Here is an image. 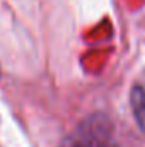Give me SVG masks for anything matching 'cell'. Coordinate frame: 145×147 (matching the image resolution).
I'll return each instance as SVG.
<instances>
[{"mask_svg":"<svg viewBox=\"0 0 145 147\" xmlns=\"http://www.w3.org/2000/svg\"><path fill=\"white\" fill-rule=\"evenodd\" d=\"M65 147H116L108 137V132L99 120L85 121L65 142Z\"/></svg>","mask_w":145,"mask_h":147,"instance_id":"6da1fadb","label":"cell"},{"mask_svg":"<svg viewBox=\"0 0 145 147\" xmlns=\"http://www.w3.org/2000/svg\"><path fill=\"white\" fill-rule=\"evenodd\" d=\"M132 110L137 123L145 130V84H138L132 91Z\"/></svg>","mask_w":145,"mask_h":147,"instance_id":"7a4b0ae2","label":"cell"}]
</instances>
